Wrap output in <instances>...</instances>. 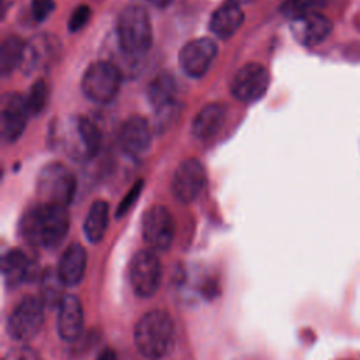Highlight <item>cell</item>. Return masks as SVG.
Returning <instances> with one entry per match:
<instances>
[{"label": "cell", "mask_w": 360, "mask_h": 360, "mask_svg": "<svg viewBox=\"0 0 360 360\" xmlns=\"http://www.w3.org/2000/svg\"><path fill=\"white\" fill-rule=\"evenodd\" d=\"M225 108L222 104H208L195 115L193 121V134L198 139H208L219 132L225 122Z\"/></svg>", "instance_id": "obj_21"}, {"label": "cell", "mask_w": 360, "mask_h": 360, "mask_svg": "<svg viewBox=\"0 0 360 360\" xmlns=\"http://www.w3.org/2000/svg\"><path fill=\"white\" fill-rule=\"evenodd\" d=\"M108 225V204L103 200H97L91 204L84 219V235L89 242L97 243L103 239Z\"/></svg>", "instance_id": "obj_23"}, {"label": "cell", "mask_w": 360, "mask_h": 360, "mask_svg": "<svg viewBox=\"0 0 360 360\" xmlns=\"http://www.w3.org/2000/svg\"><path fill=\"white\" fill-rule=\"evenodd\" d=\"M37 190L44 204L68 207L76 193V177L62 163H49L38 174Z\"/></svg>", "instance_id": "obj_4"}, {"label": "cell", "mask_w": 360, "mask_h": 360, "mask_svg": "<svg viewBox=\"0 0 360 360\" xmlns=\"http://www.w3.org/2000/svg\"><path fill=\"white\" fill-rule=\"evenodd\" d=\"M63 285L65 284L62 283L56 270H53V269L45 270V273L42 274V281H41V301H42V304L48 308L59 307L60 301L65 297V295H62Z\"/></svg>", "instance_id": "obj_25"}, {"label": "cell", "mask_w": 360, "mask_h": 360, "mask_svg": "<svg viewBox=\"0 0 360 360\" xmlns=\"http://www.w3.org/2000/svg\"><path fill=\"white\" fill-rule=\"evenodd\" d=\"M243 22V11L238 1L226 0L211 15L210 28L221 39L231 38Z\"/></svg>", "instance_id": "obj_19"}, {"label": "cell", "mask_w": 360, "mask_h": 360, "mask_svg": "<svg viewBox=\"0 0 360 360\" xmlns=\"http://www.w3.org/2000/svg\"><path fill=\"white\" fill-rule=\"evenodd\" d=\"M66 129V150L75 159H90L98 152L101 135L91 120L83 117L73 118Z\"/></svg>", "instance_id": "obj_8"}, {"label": "cell", "mask_w": 360, "mask_h": 360, "mask_svg": "<svg viewBox=\"0 0 360 360\" xmlns=\"http://www.w3.org/2000/svg\"><path fill=\"white\" fill-rule=\"evenodd\" d=\"M235 1H238L239 4H240V3H243V4H248V3H252V1H255V0H235Z\"/></svg>", "instance_id": "obj_35"}, {"label": "cell", "mask_w": 360, "mask_h": 360, "mask_svg": "<svg viewBox=\"0 0 360 360\" xmlns=\"http://www.w3.org/2000/svg\"><path fill=\"white\" fill-rule=\"evenodd\" d=\"M44 304L39 298L28 295L11 311L7 319V333L14 340L25 342L37 336L44 325Z\"/></svg>", "instance_id": "obj_6"}, {"label": "cell", "mask_w": 360, "mask_h": 360, "mask_svg": "<svg viewBox=\"0 0 360 360\" xmlns=\"http://www.w3.org/2000/svg\"><path fill=\"white\" fill-rule=\"evenodd\" d=\"M60 52V44L56 37L51 34H39L25 42L24 58L21 62V70L25 75H31L38 69L51 66Z\"/></svg>", "instance_id": "obj_12"}, {"label": "cell", "mask_w": 360, "mask_h": 360, "mask_svg": "<svg viewBox=\"0 0 360 360\" xmlns=\"http://www.w3.org/2000/svg\"><path fill=\"white\" fill-rule=\"evenodd\" d=\"M27 105L30 110V114H39L48 101V86L42 79H38L30 89L27 97Z\"/></svg>", "instance_id": "obj_27"}, {"label": "cell", "mask_w": 360, "mask_h": 360, "mask_svg": "<svg viewBox=\"0 0 360 360\" xmlns=\"http://www.w3.org/2000/svg\"><path fill=\"white\" fill-rule=\"evenodd\" d=\"M134 340L139 353L150 360L166 357L176 342V328L165 311L146 312L135 325Z\"/></svg>", "instance_id": "obj_2"}, {"label": "cell", "mask_w": 360, "mask_h": 360, "mask_svg": "<svg viewBox=\"0 0 360 360\" xmlns=\"http://www.w3.org/2000/svg\"><path fill=\"white\" fill-rule=\"evenodd\" d=\"M3 360H42V357L31 347H17L10 350Z\"/></svg>", "instance_id": "obj_32"}, {"label": "cell", "mask_w": 360, "mask_h": 360, "mask_svg": "<svg viewBox=\"0 0 360 360\" xmlns=\"http://www.w3.org/2000/svg\"><path fill=\"white\" fill-rule=\"evenodd\" d=\"M207 183L205 169L198 159H186L179 165L172 181V191L177 201L191 202L204 190Z\"/></svg>", "instance_id": "obj_11"}, {"label": "cell", "mask_w": 360, "mask_h": 360, "mask_svg": "<svg viewBox=\"0 0 360 360\" xmlns=\"http://www.w3.org/2000/svg\"><path fill=\"white\" fill-rule=\"evenodd\" d=\"M1 273L7 287L17 288L32 278L34 264L24 252L13 249L1 259Z\"/></svg>", "instance_id": "obj_20"}, {"label": "cell", "mask_w": 360, "mask_h": 360, "mask_svg": "<svg viewBox=\"0 0 360 360\" xmlns=\"http://www.w3.org/2000/svg\"><path fill=\"white\" fill-rule=\"evenodd\" d=\"M176 93L177 86L176 80L170 73H160L158 75L148 87V98L150 104L155 107V110H159L162 107H166L169 104L176 103Z\"/></svg>", "instance_id": "obj_22"}, {"label": "cell", "mask_w": 360, "mask_h": 360, "mask_svg": "<svg viewBox=\"0 0 360 360\" xmlns=\"http://www.w3.org/2000/svg\"><path fill=\"white\" fill-rule=\"evenodd\" d=\"M69 224V212L65 205L42 202L22 215L20 228L22 238L30 245L52 249L63 242Z\"/></svg>", "instance_id": "obj_1"}, {"label": "cell", "mask_w": 360, "mask_h": 360, "mask_svg": "<svg viewBox=\"0 0 360 360\" xmlns=\"http://www.w3.org/2000/svg\"><path fill=\"white\" fill-rule=\"evenodd\" d=\"M97 360H117V354H115V352L112 349H104L98 354Z\"/></svg>", "instance_id": "obj_33"}, {"label": "cell", "mask_w": 360, "mask_h": 360, "mask_svg": "<svg viewBox=\"0 0 360 360\" xmlns=\"http://www.w3.org/2000/svg\"><path fill=\"white\" fill-rule=\"evenodd\" d=\"M142 236L155 252L167 250L174 238V221L163 205L150 207L142 218Z\"/></svg>", "instance_id": "obj_9"}, {"label": "cell", "mask_w": 360, "mask_h": 360, "mask_svg": "<svg viewBox=\"0 0 360 360\" xmlns=\"http://www.w3.org/2000/svg\"><path fill=\"white\" fill-rule=\"evenodd\" d=\"M162 264L153 250H139L129 263V283L142 298L152 297L160 287Z\"/></svg>", "instance_id": "obj_7"}, {"label": "cell", "mask_w": 360, "mask_h": 360, "mask_svg": "<svg viewBox=\"0 0 360 360\" xmlns=\"http://www.w3.org/2000/svg\"><path fill=\"white\" fill-rule=\"evenodd\" d=\"M179 114L180 112H179V107L176 105V103L156 110V120H155L156 132L162 134V132L167 131L169 128H172V125L177 121Z\"/></svg>", "instance_id": "obj_28"}, {"label": "cell", "mask_w": 360, "mask_h": 360, "mask_svg": "<svg viewBox=\"0 0 360 360\" xmlns=\"http://www.w3.org/2000/svg\"><path fill=\"white\" fill-rule=\"evenodd\" d=\"M84 323V314L80 300L76 295H65L58 307V333L62 340L75 342L80 338Z\"/></svg>", "instance_id": "obj_17"}, {"label": "cell", "mask_w": 360, "mask_h": 360, "mask_svg": "<svg viewBox=\"0 0 360 360\" xmlns=\"http://www.w3.org/2000/svg\"><path fill=\"white\" fill-rule=\"evenodd\" d=\"M25 51V42L18 37H7L0 48V72L10 75L21 66Z\"/></svg>", "instance_id": "obj_24"}, {"label": "cell", "mask_w": 360, "mask_h": 360, "mask_svg": "<svg viewBox=\"0 0 360 360\" xmlns=\"http://www.w3.org/2000/svg\"><path fill=\"white\" fill-rule=\"evenodd\" d=\"M118 139L122 150L127 155L139 158L145 155L150 146L152 131L145 118L135 115L124 122Z\"/></svg>", "instance_id": "obj_15"}, {"label": "cell", "mask_w": 360, "mask_h": 360, "mask_svg": "<svg viewBox=\"0 0 360 360\" xmlns=\"http://www.w3.org/2000/svg\"><path fill=\"white\" fill-rule=\"evenodd\" d=\"M325 4L326 0H284L280 4V11L283 15L295 20L312 13H319Z\"/></svg>", "instance_id": "obj_26"}, {"label": "cell", "mask_w": 360, "mask_h": 360, "mask_svg": "<svg viewBox=\"0 0 360 360\" xmlns=\"http://www.w3.org/2000/svg\"><path fill=\"white\" fill-rule=\"evenodd\" d=\"M148 1L156 7H166L172 3V0H148Z\"/></svg>", "instance_id": "obj_34"}, {"label": "cell", "mask_w": 360, "mask_h": 360, "mask_svg": "<svg viewBox=\"0 0 360 360\" xmlns=\"http://www.w3.org/2000/svg\"><path fill=\"white\" fill-rule=\"evenodd\" d=\"M332 32V22L321 13H312L291 21V34L297 42L315 46L325 41Z\"/></svg>", "instance_id": "obj_16"}, {"label": "cell", "mask_w": 360, "mask_h": 360, "mask_svg": "<svg viewBox=\"0 0 360 360\" xmlns=\"http://www.w3.org/2000/svg\"><path fill=\"white\" fill-rule=\"evenodd\" d=\"M90 14H91V10H90L89 6H86V4L77 6V7L73 10V13H72V15H70V18H69V22H68L69 30H70L72 32L79 31V30L89 21Z\"/></svg>", "instance_id": "obj_30"}, {"label": "cell", "mask_w": 360, "mask_h": 360, "mask_svg": "<svg viewBox=\"0 0 360 360\" xmlns=\"http://www.w3.org/2000/svg\"><path fill=\"white\" fill-rule=\"evenodd\" d=\"M142 188H143V180H138V181L128 190V193L125 194V197L121 200V202H120L118 207H117V211H115V217H117V218H120V217H122L124 214H127V211H128V210L135 204V201L138 200V197H139Z\"/></svg>", "instance_id": "obj_29"}, {"label": "cell", "mask_w": 360, "mask_h": 360, "mask_svg": "<svg viewBox=\"0 0 360 360\" xmlns=\"http://www.w3.org/2000/svg\"><path fill=\"white\" fill-rule=\"evenodd\" d=\"M152 39V24L146 10L141 6L127 7L117 21V44L120 48L134 58H141L149 51Z\"/></svg>", "instance_id": "obj_3"}, {"label": "cell", "mask_w": 360, "mask_h": 360, "mask_svg": "<svg viewBox=\"0 0 360 360\" xmlns=\"http://www.w3.org/2000/svg\"><path fill=\"white\" fill-rule=\"evenodd\" d=\"M30 110L25 97L18 93H7L1 98V136L7 142H15L27 125Z\"/></svg>", "instance_id": "obj_14"}, {"label": "cell", "mask_w": 360, "mask_h": 360, "mask_svg": "<svg viewBox=\"0 0 360 360\" xmlns=\"http://www.w3.org/2000/svg\"><path fill=\"white\" fill-rule=\"evenodd\" d=\"M53 8H55L53 0H32L31 3L32 17L37 21H44L45 18H48V15L53 11Z\"/></svg>", "instance_id": "obj_31"}, {"label": "cell", "mask_w": 360, "mask_h": 360, "mask_svg": "<svg viewBox=\"0 0 360 360\" xmlns=\"http://www.w3.org/2000/svg\"><path fill=\"white\" fill-rule=\"evenodd\" d=\"M86 250L79 243H72L65 249L59 259L56 271L66 287H75L82 281L86 270Z\"/></svg>", "instance_id": "obj_18"}, {"label": "cell", "mask_w": 360, "mask_h": 360, "mask_svg": "<svg viewBox=\"0 0 360 360\" xmlns=\"http://www.w3.org/2000/svg\"><path fill=\"white\" fill-rule=\"evenodd\" d=\"M270 83L267 69L260 63L243 65L231 80L232 96L243 103H252L263 97Z\"/></svg>", "instance_id": "obj_10"}, {"label": "cell", "mask_w": 360, "mask_h": 360, "mask_svg": "<svg viewBox=\"0 0 360 360\" xmlns=\"http://www.w3.org/2000/svg\"><path fill=\"white\" fill-rule=\"evenodd\" d=\"M122 82L121 70L111 62H96L90 65L82 79V90L94 103L111 101Z\"/></svg>", "instance_id": "obj_5"}, {"label": "cell", "mask_w": 360, "mask_h": 360, "mask_svg": "<svg viewBox=\"0 0 360 360\" xmlns=\"http://www.w3.org/2000/svg\"><path fill=\"white\" fill-rule=\"evenodd\" d=\"M217 55V44L210 38H198L186 44L179 53V63L190 77H201Z\"/></svg>", "instance_id": "obj_13"}]
</instances>
